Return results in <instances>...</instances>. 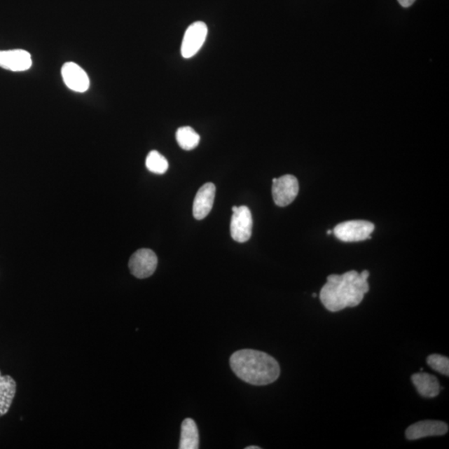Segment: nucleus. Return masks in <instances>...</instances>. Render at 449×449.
I'll return each instance as SVG.
<instances>
[{
    "label": "nucleus",
    "instance_id": "obj_1",
    "mask_svg": "<svg viewBox=\"0 0 449 449\" xmlns=\"http://www.w3.org/2000/svg\"><path fill=\"white\" fill-rule=\"evenodd\" d=\"M370 272L350 270L343 275H331L322 287L319 298L324 308L338 312L347 308H355L361 303L364 295L370 291L368 278Z\"/></svg>",
    "mask_w": 449,
    "mask_h": 449
},
{
    "label": "nucleus",
    "instance_id": "obj_2",
    "mask_svg": "<svg viewBox=\"0 0 449 449\" xmlns=\"http://www.w3.org/2000/svg\"><path fill=\"white\" fill-rule=\"evenodd\" d=\"M230 364L235 375L252 385L272 384L281 375V368L277 359L261 351H237L231 355Z\"/></svg>",
    "mask_w": 449,
    "mask_h": 449
},
{
    "label": "nucleus",
    "instance_id": "obj_3",
    "mask_svg": "<svg viewBox=\"0 0 449 449\" xmlns=\"http://www.w3.org/2000/svg\"><path fill=\"white\" fill-rule=\"evenodd\" d=\"M373 230H375V225L371 222L354 220L338 224L333 233L342 242H357L371 239Z\"/></svg>",
    "mask_w": 449,
    "mask_h": 449
},
{
    "label": "nucleus",
    "instance_id": "obj_4",
    "mask_svg": "<svg viewBox=\"0 0 449 449\" xmlns=\"http://www.w3.org/2000/svg\"><path fill=\"white\" fill-rule=\"evenodd\" d=\"M208 34L207 26L204 22L198 21L186 30L182 40L181 53L184 59H191L201 50Z\"/></svg>",
    "mask_w": 449,
    "mask_h": 449
},
{
    "label": "nucleus",
    "instance_id": "obj_5",
    "mask_svg": "<svg viewBox=\"0 0 449 449\" xmlns=\"http://www.w3.org/2000/svg\"><path fill=\"white\" fill-rule=\"evenodd\" d=\"M158 263V256L153 251L150 249H140L131 256L128 268L135 277L146 279L154 274Z\"/></svg>",
    "mask_w": 449,
    "mask_h": 449
},
{
    "label": "nucleus",
    "instance_id": "obj_6",
    "mask_svg": "<svg viewBox=\"0 0 449 449\" xmlns=\"http://www.w3.org/2000/svg\"><path fill=\"white\" fill-rule=\"evenodd\" d=\"M272 195L278 207H287L295 201L299 193V182L296 177L284 175L272 180Z\"/></svg>",
    "mask_w": 449,
    "mask_h": 449
},
{
    "label": "nucleus",
    "instance_id": "obj_7",
    "mask_svg": "<svg viewBox=\"0 0 449 449\" xmlns=\"http://www.w3.org/2000/svg\"><path fill=\"white\" fill-rule=\"evenodd\" d=\"M252 226L253 221L250 209L246 206L239 207L231 217V237L239 243L247 242L251 237Z\"/></svg>",
    "mask_w": 449,
    "mask_h": 449
},
{
    "label": "nucleus",
    "instance_id": "obj_8",
    "mask_svg": "<svg viewBox=\"0 0 449 449\" xmlns=\"http://www.w3.org/2000/svg\"><path fill=\"white\" fill-rule=\"evenodd\" d=\"M62 77L70 90L77 92L88 91L90 86V78L81 67L73 62L64 64L61 70Z\"/></svg>",
    "mask_w": 449,
    "mask_h": 449
},
{
    "label": "nucleus",
    "instance_id": "obj_9",
    "mask_svg": "<svg viewBox=\"0 0 449 449\" xmlns=\"http://www.w3.org/2000/svg\"><path fill=\"white\" fill-rule=\"evenodd\" d=\"M448 431V426L444 422L425 420L408 427L406 435L408 440H417L431 436H442Z\"/></svg>",
    "mask_w": 449,
    "mask_h": 449
},
{
    "label": "nucleus",
    "instance_id": "obj_10",
    "mask_svg": "<svg viewBox=\"0 0 449 449\" xmlns=\"http://www.w3.org/2000/svg\"><path fill=\"white\" fill-rule=\"evenodd\" d=\"M30 53L24 50H0V67L13 72H23L32 67Z\"/></svg>",
    "mask_w": 449,
    "mask_h": 449
},
{
    "label": "nucleus",
    "instance_id": "obj_11",
    "mask_svg": "<svg viewBox=\"0 0 449 449\" xmlns=\"http://www.w3.org/2000/svg\"><path fill=\"white\" fill-rule=\"evenodd\" d=\"M216 195V186L211 182L198 190L193 202V216L197 220L206 219L212 211Z\"/></svg>",
    "mask_w": 449,
    "mask_h": 449
},
{
    "label": "nucleus",
    "instance_id": "obj_12",
    "mask_svg": "<svg viewBox=\"0 0 449 449\" xmlns=\"http://www.w3.org/2000/svg\"><path fill=\"white\" fill-rule=\"evenodd\" d=\"M412 382L417 392L424 398L437 397L441 389L437 378L428 373H415L412 375Z\"/></svg>",
    "mask_w": 449,
    "mask_h": 449
},
{
    "label": "nucleus",
    "instance_id": "obj_13",
    "mask_svg": "<svg viewBox=\"0 0 449 449\" xmlns=\"http://www.w3.org/2000/svg\"><path fill=\"white\" fill-rule=\"evenodd\" d=\"M16 390L15 380L11 375H2L0 371V417L10 410Z\"/></svg>",
    "mask_w": 449,
    "mask_h": 449
},
{
    "label": "nucleus",
    "instance_id": "obj_14",
    "mask_svg": "<svg viewBox=\"0 0 449 449\" xmlns=\"http://www.w3.org/2000/svg\"><path fill=\"white\" fill-rule=\"evenodd\" d=\"M179 448H199V434L198 426L192 419H186L182 422Z\"/></svg>",
    "mask_w": 449,
    "mask_h": 449
},
{
    "label": "nucleus",
    "instance_id": "obj_15",
    "mask_svg": "<svg viewBox=\"0 0 449 449\" xmlns=\"http://www.w3.org/2000/svg\"><path fill=\"white\" fill-rule=\"evenodd\" d=\"M177 144L186 151L193 150L199 145L200 136L193 127L186 126L177 129L176 132Z\"/></svg>",
    "mask_w": 449,
    "mask_h": 449
},
{
    "label": "nucleus",
    "instance_id": "obj_16",
    "mask_svg": "<svg viewBox=\"0 0 449 449\" xmlns=\"http://www.w3.org/2000/svg\"><path fill=\"white\" fill-rule=\"evenodd\" d=\"M146 167L149 172L162 175L167 171L169 164L166 158L158 151H152L146 158Z\"/></svg>",
    "mask_w": 449,
    "mask_h": 449
},
{
    "label": "nucleus",
    "instance_id": "obj_17",
    "mask_svg": "<svg viewBox=\"0 0 449 449\" xmlns=\"http://www.w3.org/2000/svg\"><path fill=\"white\" fill-rule=\"evenodd\" d=\"M427 363L435 371L445 376L449 375V360L448 357L440 354H431L427 359Z\"/></svg>",
    "mask_w": 449,
    "mask_h": 449
},
{
    "label": "nucleus",
    "instance_id": "obj_18",
    "mask_svg": "<svg viewBox=\"0 0 449 449\" xmlns=\"http://www.w3.org/2000/svg\"><path fill=\"white\" fill-rule=\"evenodd\" d=\"M399 3L404 8L410 7L415 0H398Z\"/></svg>",
    "mask_w": 449,
    "mask_h": 449
},
{
    "label": "nucleus",
    "instance_id": "obj_19",
    "mask_svg": "<svg viewBox=\"0 0 449 449\" xmlns=\"http://www.w3.org/2000/svg\"><path fill=\"white\" fill-rule=\"evenodd\" d=\"M246 449H261V448L258 446H249L247 447Z\"/></svg>",
    "mask_w": 449,
    "mask_h": 449
},
{
    "label": "nucleus",
    "instance_id": "obj_20",
    "mask_svg": "<svg viewBox=\"0 0 449 449\" xmlns=\"http://www.w3.org/2000/svg\"><path fill=\"white\" fill-rule=\"evenodd\" d=\"M237 209H238V207H233V212H234L237 211Z\"/></svg>",
    "mask_w": 449,
    "mask_h": 449
},
{
    "label": "nucleus",
    "instance_id": "obj_21",
    "mask_svg": "<svg viewBox=\"0 0 449 449\" xmlns=\"http://www.w3.org/2000/svg\"><path fill=\"white\" fill-rule=\"evenodd\" d=\"M331 233H332V231H331V230H329L327 231V234H328V235H331Z\"/></svg>",
    "mask_w": 449,
    "mask_h": 449
}]
</instances>
